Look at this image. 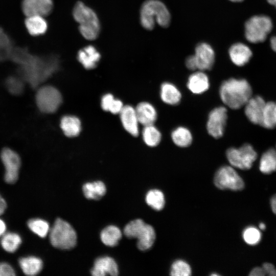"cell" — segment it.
<instances>
[{"label":"cell","instance_id":"1","mask_svg":"<svg viewBox=\"0 0 276 276\" xmlns=\"http://www.w3.org/2000/svg\"><path fill=\"white\" fill-rule=\"evenodd\" d=\"M219 95L226 106L238 109L244 106L251 97L252 89L246 80L232 78L222 83Z\"/></svg>","mask_w":276,"mask_h":276},{"label":"cell","instance_id":"2","mask_svg":"<svg viewBox=\"0 0 276 276\" xmlns=\"http://www.w3.org/2000/svg\"><path fill=\"white\" fill-rule=\"evenodd\" d=\"M23 66L20 77L33 88H37L59 68V59L52 56L46 59L34 58L33 62Z\"/></svg>","mask_w":276,"mask_h":276},{"label":"cell","instance_id":"3","mask_svg":"<svg viewBox=\"0 0 276 276\" xmlns=\"http://www.w3.org/2000/svg\"><path fill=\"white\" fill-rule=\"evenodd\" d=\"M171 21L170 13L165 5L159 0H146L140 10V22L146 30H152L156 23L168 27Z\"/></svg>","mask_w":276,"mask_h":276},{"label":"cell","instance_id":"4","mask_svg":"<svg viewBox=\"0 0 276 276\" xmlns=\"http://www.w3.org/2000/svg\"><path fill=\"white\" fill-rule=\"evenodd\" d=\"M74 19L79 24L82 36L88 40L96 39L100 31L99 18L95 11L81 2H78L73 10Z\"/></svg>","mask_w":276,"mask_h":276},{"label":"cell","instance_id":"5","mask_svg":"<svg viewBox=\"0 0 276 276\" xmlns=\"http://www.w3.org/2000/svg\"><path fill=\"white\" fill-rule=\"evenodd\" d=\"M124 233L129 238H137V246L143 251L150 248L155 240L153 227L141 219L129 222L124 229Z\"/></svg>","mask_w":276,"mask_h":276},{"label":"cell","instance_id":"6","mask_svg":"<svg viewBox=\"0 0 276 276\" xmlns=\"http://www.w3.org/2000/svg\"><path fill=\"white\" fill-rule=\"evenodd\" d=\"M50 240L55 247L61 249L74 248L77 243V234L66 221L57 219L50 231Z\"/></svg>","mask_w":276,"mask_h":276},{"label":"cell","instance_id":"7","mask_svg":"<svg viewBox=\"0 0 276 276\" xmlns=\"http://www.w3.org/2000/svg\"><path fill=\"white\" fill-rule=\"evenodd\" d=\"M272 29L271 18L266 15H255L245 24V36L251 43H259L265 40Z\"/></svg>","mask_w":276,"mask_h":276},{"label":"cell","instance_id":"8","mask_svg":"<svg viewBox=\"0 0 276 276\" xmlns=\"http://www.w3.org/2000/svg\"><path fill=\"white\" fill-rule=\"evenodd\" d=\"M35 103L39 110L44 113L56 112L62 103L60 91L52 85H43L37 88Z\"/></svg>","mask_w":276,"mask_h":276},{"label":"cell","instance_id":"9","mask_svg":"<svg viewBox=\"0 0 276 276\" xmlns=\"http://www.w3.org/2000/svg\"><path fill=\"white\" fill-rule=\"evenodd\" d=\"M226 156L232 167L248 170L257 159V154L251 145L244 144L239 148H228L226 151Z\"/></svg>","mask_w":276,"mask_h":276},{"label":"cell","instance_id":"10","mask_svg":"<svg viewBox=\"0 0 276 276\" xmlns=\"http://www.w3.org/2000/svg\"><path fill=\"white\" fill-rule=\"evenodd\" d=\"M215 186L219 189L241 190L244 187L243 179L233 168L229 166H223L216 172L214 179Z\"/></svg>","mask_w":276,"mask_h":276},{"label":"cell","instance_id":"11","mask_svg":"<svg viewBox=\"0 0 276 276\" xmlns=\"http://www.w3.org/2000/svg\"><path fill=\"white\" fill-rule=\"evenodd\" d=\"M0 156L5 170V181L10 184L14 183L18 179L21 166L20 156L14 150L5 147L1 152Z\"/></svg>","mask_w":276,"mask_h":276},{"label":"cell","instance_id":"12","mask_svg":"<svg viewBox=\"0 0 276 276\" xmlns=\"http://www.w3.org/2000/svg\"><path fill=\"white\" fill-rule=\"evenodd\" d=\"M227 112L226 107L219 106L209 113L206 129L208 133L215 139H219L224 134L227 118Z\"/></svg>","mask_w":276,"mask_h":276},{"label":"cell","instance_id":"13","mask_svg":"<svg viewBox=\"0 0 276 276\" xmlns=\"http://www.w3.org/2000/svg\"><path fill=\"white\" fill-rule=\"evenodd\" d=\"M193 56L197 70L204 71L212 68L215 61V53L210 44L205 42L198 44Z\"/></svg>","mask_w":276,"mask_h":276},{"label":"cell","instance_id":"14","mask_svg":"<svg viewBox=\"0 0 276 276\" xmlns=\"http://www.w3.org/2000/svg\"><path fill=\"white\" fill-rule=\"evenodd\" d=\"M53 0H22L21 9L26 16L49 15L53 8Z\"/></svg>","mask_w":276,"mask_h":276},{"label":"cell","instance_id":"15","mask_svg":"<svg viewBox=\"0 0 276 276\" xmlns=\"http://www.w3.org/2000/svg\"><path fill=\"white\" fill-rule=\"evenodd\" d=\"M265 104L266 102L262 97L256 96L251 97L244 105L245 114L252 123L261 125Z\"/></svg>","mask_w":276,"mask_h":276},{"label":"cell","instance_id":"16","mask_svg":"<svg viewBox=\"0 0 276 276\" xmlns=\"http://www.w3.org/2000/svg\"><path fill=\"white\" fill-rule=\"evenodd\" d=\"M124 128L131 135L137 136L139 133V122L135 108L131 105L124 106L119 113Z\"/></svg>","mask_w":276,"mask_h":276},{"label":"cell","instance_id":"17","mask_svg":"<svg viewBox=\"0 0 276 276\" xmlns=\"http://www.w3.org/2000/svg\"><path fill=\"white\" fill-rule=\"evenodd\" d=\"M91 273L95 276L107 274L116 276L119 273L118 267L116 261L111 257H101L95 261Z\"/></svg>","mask_w":276,"mask_h":276},{"label":"cell","instance_id":"18","mask_svg":"<svg viewBox=\"0 0 276 276\" xmlns=\"http://www.w3.org/2000/svg\"><path fill=\"white\" fill-rule=\"evenodd\" d=\"M101 58V54L93 45H89L80 49L77 54V59L87 70L96 67Z\"/></svg>","mask_w":276,"mask_h":276},{"label":"cell","instance_id":"19","mask_svg":"<svg viewBox=\"0 0 276 276\" xmlns=\"http://www.w3.org/2000/svg\"><path fill=\"white\" fill-rule=\"evenodd\" d=\"M228 53L233 63L239 66H243L248 63L252 56V52L249 47L241 42L233 44Z\"/></svg>","mask_w":276,"mask_h":276},{"label":"cell","instance_id":"20","mask_svg":"<svg viewBox=\"0 0 276 276\" xmlns=\"http://www.w3.org/2000/svg\"><path fill=\"white\" fill-rule=\"evenodd\" d=\"M187 85L193 94H201L209 88V79L203 71L198 70L189 76Z\"/></svg>","mask_w":276,"mask_h":276},{"label":"cell","instance_id":"21","mask_svg":"<svg viewBox=\"0 0 276 276\" xmlns=\"http://www.w3.org/2000/svg\"><path fill=\"white\" fill-rule=\"evenodd\" d=\"M140 124L143 126L153 124L157 119V111L150 103L142 102L135 108Z\"/></svg>","mask_w":276,"mask_h":276},{"label":"cell","instance_id":"22","mask_svg":"<svg viewBox=\"0 0 276 276\" xmlns=\"http://www.w3.org/2000/svg\"><path fill=\"white\" fill-rule=\"evenodd\" d=\"M160 97L165 103L176 105L179 103L181 94L175 85L167 82L163 83L160 86Z\"/></svg>","mask_w":276,"mask_h":276},{"label":"cell","instance_id":"23","mask_svg":"<svg viewBox=\"0 0 276 276\" xmlns=\"http://www.w3.org/2000/svg\"><path fill=\"white\" fill-rule=\"evenodd\" d=\"M25 25L29 33L34 36L44 34L48 27L44 17L40 15L27 16Z\"/></svg>","mask_w":276,"mask_h":276},{"label":"cell","instance_id":"24","mask_svg":"<svg viewBox=\"0 0 276 276\" xmlns=\"http://www.w3.org/2000/svg\"><path fill=\"white\" fill-rule=\"evenodd\" d=\"M60 125L64 134L67 137L77 136L81 130L80 119L74 116H63L61 119Z\"/></svg>","mask_w":276,"mask_h":276},{"label":"cell","instance_id":"25","mask_svg":"<svg viewBox=\"0 0 276 276\" xmlns=\"http://www.w3.org/2000/svg\"><path fill=\"white\" fill-rule=\"evenodd\" d=\"M19 265L22 272L27 275H35L39 273L43 266L42 260L35 256L20 258Z\"/></svg>","mask_w":276,"mask_h":276},{"label":"cell","instance_id":"26","mask_svg":"<svg viewBox=\"0 0 276 276\" xmlns=\"http://www.w3.org/2000/svg\"><path fill=\"white\" fill-rule=\"evenodd\" d=\"M259 169L265 174H269L276 171V150L271 148L266 151L260 160Z\"/></svg>","mask_w":276,"mask_h":276},{"label":"cell","instance_id":"27","mask_svg":"<svg viewBox=\"0 0 276 276\" xmlns=\"http://www.w3.org/2000/svg\"><path fill=\"white\" fill-rule=\"evenodd\" d=\"M82 190L86 198L94 200L100 199L106 191L105 185L101 181L86 183L83 186Z\"/></svg>","mask_w":276,"mask_h":276},{"label":"cell","instance_id":"28","mask_svg":"<svg viewBox=\"0 0 276 276\" xmlns=\"http://www.w3.org/2000/svg\"><path fill=\"white\" fill-rule=\"evenodd\" d=\"M171 139L176 146L182 148L189 146L193 141L191 131L183 126L178 127L172 131Z\"/></svg>","mask_w":276,"mask_h":276},{"label":"cell","instance_id":"29","mask_svg":"<svg viewBox=\"0 0 276 276\" xmlns=\"http://www.w3.org/2000/svg\"><path fill=\"white\" fill-rule=\"evenodd\" d=\"M122 237L120 229L114 225H109L104 228L100 234L102 242L106 245L114 246L118 244Z\"/></svg>","mask_w":276,"mask_h":276},{"label":"cell","instance_id":"30","mask_svg":"<svg viewBox=\"0 0 276 276\" xmlns=\"http://www.w3.org/2000/svg\"><path fill=\"white\" fill-rule=\"evenodd\" d=\"M142 134L144 142L149 147L157 146L161 141V133L153 124L144 126Z\"/></svg>","mask_w":276,"mask_h":276},{"label":"cell","instance_id":"31","mask_svg":"<svg viewBox=\"0 0 276 276\" xmlns=\"http://www.w3.org/2000/svg\"><path fill=\"white\" fill-rule=\"evenodd\" d=\"M1 237V245L8 252H15L21 243V237L15 233H5Z\"/></svg>","mask_w":276,"mask_h":276},{"label":"cell","instance_id":"32","mask_svg":"<svg viewBox=\"0 0 276 276\" xmlns=\"http://www.w3.org/2000/svg\"><path fill=\"white\" fill-rule=\"evenodd\" d=\"M275 103H266L262 116L261 126L268 129L276 127V115L274 110Z\"/></svg>","mask_w":276,"mask_h":276},{"label":"cell","instance_id":"33","mask_svg":"<svg viewBox=\"0 0 276 276\" xmlns=\"http://www.w3.org/2000/svg\"><path fill=\"white\" fill-rule=\"evenodd\" d=\"M101 105L104 110L113 114L119 113L124 106L121 100L114 99L110 94H105L102 97Z\"/></svg>","mask_w":276,"mask_h":276},{"label":"cell","instance_id":"34","mask_svg":"<svg viewBox=\"0 0 276 276\" xmlns=\"http://www.w3.org/2000/svg\"><path fill=\"white\" fill-rule=\"evenodd\" d=\"M25 82L20 77H8L5 80V86L8 91L14 96L20 95L25 90Z\"/></svg>","mask_w":276,"mask_h":276},{"label":"cell","instance_id":"35","mask_svg":"<svg viewBox=\"0 0 276 276\" xmlns=\"http://www.w3.org/2000/svg\"><path fill=\"white\" fill-rule=\"evenodd\" d=\"M146 201L154 210L160 211L165 205V198L162 192L158 190H151L146 196Z\"/></svg>","mask_w":276,"mask_h":276},{"label":"cell","instance_id":"36","mask_svg":"<svg viewBox=\"0 0 276 276\" xmlns=\"http://www.w3.org/2000/svg\"><path fill=\"white\" fill-rule=\"evenodd\" d=\"M27 225L32 232L41 238L45 237L50 232L49 223L42 219H31L28 221Z\"/></svg>","mask_w":276,"mask_h":276},{"label":"cell","instance_id":"37","mask_svg":"<svg viewBox=\"0 0 276 276\" xmlns=\"http://www.w3.org/2000/svg\"><path fill=\"white\" fill-rule=\"evenodd\" d=\"M191 274V269L185 261L178 260L172 265L170 275L175 276H189Z\"/></svg>","mask_w":276,"mask_h":276},{"label":"cell","instance_id":"38","mask_svg":"<svg viewBox=\"0 0 276 276\" xmlns=\"http://www.w3.org/2000/svg\"><path fill=\"white\" fill-rule=\"evenodd\" d=\"M243 238L247 244L254 245L258 244L260 241L261 233L256 227L249 226L243 231Z\"/></svg>","mask_w":276,"mask_h":276},{"label":"cell","instance_id":"39","mask_svg":"<svg viewBox=\"0 0 276 276\" xmlns=\"http://www.w3.org/2000/svg\"><path fill=\"white\" fill-rule=\"evenodd\" d=\"M15 272L13 267L8 263H0V276H14Z\"/></svg>","mask_w":276,"mask_h":276},{"label":"cell","instance_id":"40","mask_svg":"<svg viewBox=\"0 0 276 276\" xmlns=\"http://www.w3.org/2000/svg\"><path fill=\"white\" fill-rule=\"evenodd\" d=\"M262 267L265 272L266 275L270 276H276V268L271 263H265L263 264Z\"/></svg>","mask_w":276,"mask_h":276},{"label":"cell","instance_id":"41","mask_svg":"<svg viewBox=\"0 0 276 276\" xmlns=\"http://www.w3.org/2000/svg\"><path fill=\"white\" fill-rule=\"evenodd\" d=\"M187 67L191 71L197 70L196 63L193 55L188 56L185 61Z\"/></svg>","mask_w":276,"mask_h":276},{"label":"cell","instance_id":"42","mask_svg":"<svg viewBox=\"0 0 276 276\" xmlns=\"http://www.w3.org/2000/svg\"><path fill=\"white\" fill-rule=\"evenodd\" d=\"M249 275L250 276H264L266 274L262 267H257L253 268Z\"/></svg>","mask_w":276,"mask_h":276},{"label":"cell","instance_id":"43","mask_svg":"<svg viewBox=\"0 0 276 276\" xmlns=\"http://www.w3.org/2000/svg\"><path fill=\"white\" fill-rule=\"evenodd\" d=\"M6 208V202L0 194V215L4 213Z\"/></svg>","mask_w":276,"mask_h":276},{"label":"cell","instance_id":"44","mask_svg":"<svg viewBox=\"0 0 276 276\" xmlns=\"http://www.w3.org/2000/svg\"><path fill=\"white\" fill-rule=\"evenodd\" d=\"M271 208L275 214H276V194L274 195L270 199Z\"/></svg>","mask_w":276,"mask_h":276},{"label":"cell","instance_id":"45","mask_svg":"<svg viewBox=\"0 0 276 276\" xmlns=\"http://www.w3.org/2000/svg\"><path fill=\"white\" fill-rule=\"evenodd\" d=\"M6 225L5 222L0 219V237H1L6 232Z\"/></svg>","mask_w":276,"mask_h":276},{"label":"cell","instance_id":"46","mask_svg":"<svg viewBox=\"0 0 276 276\" xmlns=\"http://www.w3.org/2000/svg\"><path fill=\"white\" fill-rule=\"evenodd\" d=\"M270 45L272 49L276 52V36H273L271 38Z\"/></svg>","mask_w":276,"mask_h":276},{"label":"cell","instance_id":"47","mask_svg":"<svg viewBox=\"0 0 276 276\" xmlns=\"http://www.w3.org/2000/svg\"><path fill=\"white\" fill-rule=\"evenodd\" d=\"M259 228L261 230H264L266 228V225L263 222H261L259 224Z\"/></svg>","mask_w":276,"mask_h":276},{"label":"cell","instance_id":"48","mask_svg":"<svg viewBox=\"0 0 276 276\" xmlns=\"http://www.w3.org/2000/svg\"><path fill=\"white\" fill-rule=\"evenodd\" d=\"M268 3L271 5H273L276 8V0H267Z\"/></svg>","mask_w":276,"mask_h":276},{"label":"cell","instance_id":"49","mask_svg":"<svg viewBox=\"0 0 276 276\" xmlns=\"http://www.w3.org/2000/svg\"><path fill=\"white\" fill-rule=\"evenodd\" d=\"M229 1L233 2H242L243 0H229Z\"/></svg>","mask_w":276,"mask_h":276},{"label":"cell","instance_id":"50","mask_svg":"<svg viewBox=\"0 0 276 276\" xmlns=\"http://www.w3.org/2000/svg\"><path fill=\"white\" fill-rule=\"evenodd\" d=\"M274 110H275V115H276V103H275Z\"/></svg>","mask_w":276,"mask_h":276},{"label":"cell","instance_id":"51","mask_svg":"<svg viewBox=\"0 0 276 276\" xmlns=\"http://www.w3.org/2000/svg\"><path fill=\"white\" fill-rule=\"evenodd\" d=\"M212 275H218L217 274H212Z\"/></svg>","mask_w":276,"mask_h":276},{"label":"cell","instance_id":"52","mask_svg":"<svg viewBox=\"0 0 276 276\" xmlns=\"http://www.w3.org/2000/svg\"><path fill=\"white\" fill-rule=\"evenodd\" d=\"M275 150H276V147H275Z\"/></svg>","mask_w":276,"mask_h":276}]
</instances>
